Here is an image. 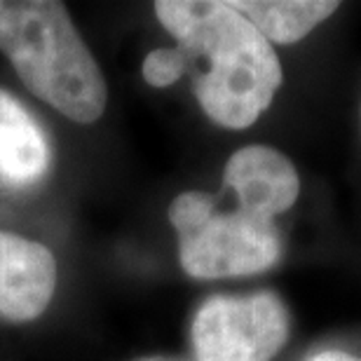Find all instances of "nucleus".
<instances>
[{
  "instance_id": "4",
  "label": "nucleus",
  "mask_w": 361,
  "mask_h": 361,
  "mask_svg": "<svg viewBox=\"0 0 361 361\" xmlns=\"http://www.w3.org/2000/svg\"><path fill=\"white\" fill-rule=\"evenodd\" d=\"M197 361H270L288 338V312L277 293L214 295L192 319Z\"/></svg>"
},
{
  "instance_id": "7",
  "label": "nucleus",
  "mask_w": 361,
  "mask_h": 361,
  "mask_svg": "<svg viewBox=\"0 0 361 361\" xmlns=\"http://www.w3.org/2000/svg\"><path fill=\"white\" fill-rule=\"evenodd\" d=\"M49 160L45 132L17 99L0 90V185L35 183L47 171Z\"/></svg>"
},
{
  "instance_id": "8",
  "label": "nucleus",
  "mask_w": 361,
  "mask_h": 361,
  "mask_svg": "<svg viewBox=\"0 0 361 361\" xmlns=\"http://www.w3.org/2000/svg\"><path fill=\"white\" fill-rule=\"evenodd\" d=\"M230 5L251 21L270 45H291L302 40L314 26H319L338 10V3L322 0H244Z\"/></svg>"
},
{
  "instance_id": "6",
  "label": "nucleus",
  "mask_w": 361,
  "mask_h": 361,
  "mask_svg": "<svg viewBox=\"0 0 361 361\" xmlns=\"http://www.w3.org/2000/svg\"><path fill=\"white\" fill-rule=\"evenodd\" d=\"M223 185L235 192L242 209L268 219L291 209L300 192V180L291 160L268 146L237 150L226 164Z\"/></svg>"
},
{
  "instance_id": "10",
  "label": "nucleus",
  "mask_w": 361,
  "mask_h": 361,
  "mask_svg": "<svg viewBox=\"0 0 361 361\" xmlns=\"http://www.w3.org/2000/svg\"><path fill=\"white\" fill-rule=\"evenodd\" d=\"M310 361H361L359 357H352L348 352H338V350H326V352H319L314 355Z\"/></svg>"
},
{
  "instance_id": "11",
  "label": "nucleus",
  "mask_w": 361,
  "mask_h": 361,
  "mask_svg": "<svg viewBox=\"0 0 361 361\" xmlns=\"http://www.w3.org/2000/svg\"><path fill=\"white\" fill-rule=\"evenodd\" d=\"M146 361H171V359H146Z\"/></svg>"
},
{
  "instance_id": "2",
  "label": "nucleus",
  "mask_w": 361,
  "mask_h": 361,
  "mask_svg": "<svg viewBox=\"0 0 361 361\" xmlns=\"http://www.w3.org/2000/svg\"><path fill=\"white\" fill-rule=\"evenodd\" d=\"M0 49L26 87L68 120L90 125L104 115V73L61 3L0 0Z\"/></svg>"
},
{
  "instance_id": "3",
  "label": "nucleus",
  "mask_w": 361,
  "mask_h": 361,
  "mask_svg": "<svg viewBox=\"0 0 361 361\" xmlns=\"http://www.w3.org/2000/svg\"><path fill=\"white\" fill-rule=\"evenodd\" d=\"M178 233V256L195 279L242 277L270 270L281 258V237L274 219L237 204L221 209L207 192H180L169 207Z\"/></svg>"
},
{
  "instance_id": "5",
  "label": "nucleus",
  "mask_w": 361,
  "mask_h": 361,
  "mask_svg": "<svg viewBox=\"0 0 361 361\" xmlns=\"http://www.w3.org/2000/svg\"><path fill=\"white\" fill-rule=\"evenodd\" d=\"M56 288V261L45 244L0 233V317L31 322L47 310Z\"/></svg>"
},
{
  "instance_id": "1",
  "label": "nucleus",
  "mask_w": 361,
  "mask_h": 361,
  "mask_svg": "<svg viewBox=\"0 0 361 361\" xmlns=\"http://www.w3.org/2000/svg\"><path fill=\"white\" fill-rule=\"evenodd\" d=\"M155 14L176 38L195 97L216 125L247 129L268 111L281 85L277 52L233 5L160 0Z\"/></svg>"
},
{
  "instance_id": "12",
  "label": "nucleus",
  "mask_w": 361,
  "mask_h": 361,
  "mask_svg": "<svg viewBox=\"0 0 361 361\" xmlns=\"http://www.w3.org/2000/svg\"><path fill=\"white\" fill-rule=\"evenodd\" d=\"M359 115H361V108H359Z\"/></svg>"
},
{
  "instance_id": "9",
  "label": "nucleus",
  "mask_w": 361,
  "mask_h": 361,
  "mask_svg": "<svg viewBox=\"0 0 361 361\" xmlns=\"http://www.w3.org/2000/svg\"><path fill=\"white\" fill-rule=\"evenodd\" d=\"M143 80L153 87H169L185 75V59L176 47L153 49L143 59Z\"/></svg>"
}]
</instances>
